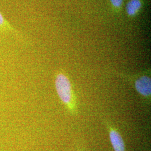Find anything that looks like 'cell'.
<instances>
[{
  "label": "cell",
  "instance_id": "obj_5",
  "mask_svg": "<svg viewBox=\"0 0 151 151\" xmlns=\"http://www.w3.org/2000/svg\"><path fill=\"white\" fill-rule=\"evenodd\" d=\"M0 29L7 31H15L14 28L11 26L9 22L6 20L4 17L2 16V14L0 12Z\"/></svg>",
  "mask_w": 151,
  "mask_h": 151
},
{
  "label": "cell",
  "instance_id": "obj_1",
  "mask_svg": "<svg viewBox=\"0 0 151 151\" xmlns=\"http://www.w3.org/2000/svg\"><path fill=\"white\" fill-rule=\"evenodd\" d=\"M55 85L60 100L72 113L76 110L75 96L70 79L63 73H59L56 76Z\"/></svg>",
  "mask_w": 151,
  "mask_h": 151
},
{
  "label": "cell",
  "instance_id": "obj_6",
  "mask_svg": "<svg viewBox=\"0 0 151 151\" xmlns=\"http://www.w3.org/2000/svg\"><path fill=\"white\" fill-rule=\"evenodd\" d=\"M111 4L116 8H119L123 4V0H110Z\"/></svg>",
  "mask_w": 151,
  "mask_h": 151
},
{
  "label": "cell",
  "instance_id": "obj_2",
  "mask_svg": "<svg viewBox=\"0 0 151 151\" xmlns=\"http://www.w3.org/2000/svg\"><path fill=\"white\" fill-rule=\"evenodd\" d=\"M135 88L136 91L140 95L146 98L151 96V78L147 76H142L135 81Z\"/></svg>",
  "mask_w": 151,
  "mask_h": 151
},
{
  "label": "cell",
  "instance_id": "obj_4",
  "mask_svg": "<svg viewBox=\"0 0 151 151\" xmlns=\"http://www.w3.org/2000/svg\"><path fill=\"white\" fill-rule=\"evenodd\" d=\"M142 7L140 0H130L126 6V11L129 16H134Z\"/></svg>",
  "mask_w": 151,
  "mask_h": 151
},
{
  "label": "cell",
  "instance_id": "obj_3",
  "mask_svg": "<svg viewBox=\"0 0 151 151\" xmlns=\"http://www.w3.org/2000/svg\"><path fill=\"white\" fill-rule=\"evenodd\" d=\"M109 138L114 151H125V146L124 140L119 133L114 128H109Z\"/></svg>",
  "mask_w": 151,
  "mask_h": 151
}]
</instances>
